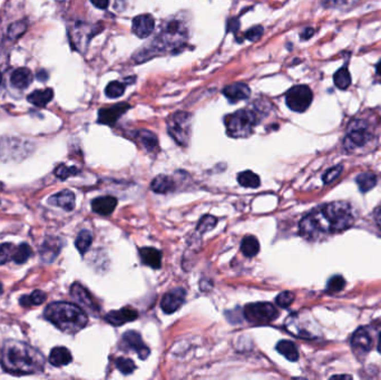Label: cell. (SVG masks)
<instances>
[{"instance_id":"obj_1","label":"cell","mask_w":381,"mask_h":380,"mask_svg":"<svg viewBox=\"0 0 381 380\" xmlns=\"http://www.w3.org/2000/svg\"><path fill=\"white\" fill-rule=\"evenodd\" d=\"M356 221L353 210L346 202H332L313 210L300 222V234L306 240L325 238L349 229Z\"/></svg>"},{"instance_id":"obj_2","label":"cell","mask_w":381,"mask_h":380,"mask_svg":"<svg viewBox=\"0 0 381 380\" xmlns=\"http://www.w3.org/2000/svg\"><path fill=\"white\" fill-rule=\"evenodd\" d=\"M0 364L12 375H32L45 368V358L37 349L17 340L6 341L0 350Z\"/></svg>"},{"instance_id":"obj_3","label":"cell","mask_w":381,"mask_h":380,"mask_svg":"<svg viewBox=\"0 0 381 380\" xmlns=\"http://www.w3.org/2000/svg\"><path fill=\"white\" fill-rule=\"evenodd\" d=\"M45 318L64 332L76 333L88 323L83 309L69 302H52L45 310Z\"/></svg>"},{"instance_id":"obj_4","label":"cell","mask_w":381,"mask_h":380,"mask_svg":"<svg viewBox=\"0 0 381 380\" xmlns=\"http://www.w3.org/2000/svg\"><path fill=\"white\" fill-rule=\"evenodd\" d=\"M258 115L253 110H240L226 116V132L231 137L243 138L250 136L258 124Z\"/></svg>"},{"instance_id":"obj_5","label":"cell","mask_w":381,"mask_h":380,"mask_svg":"<svg viewBox=\"0 0 381 380\" xmlns=\"http://www.w3.org/2000/svg\"><path fill=\"white\" fill-rule=\"evenodd\" d=\"M374 134L371 124L364 118L353 119L348 128L343 145L348 152H356L365 149L373 142Z\"/></svg>"},{"instance_id":"obj_6","label":"cell","mask_w":381,"mask_h":380,"mask_svg":"<svg viewBox=\"0 0 381 380\" xmlns=\"http://www.w3.org/2000/svg\"><path fill=\"white\" fill-rule=\"evenodd\" d=\"M186 41V30L182 22L177 19H172L167 22L162 31L156 39V44H154L155 49H169L182 47Z\"/></svg>"},{"instance_id":"obj_7","label":"cell","mask_w":381,"mask_h":380,"mask_svg":"<svg viewBox=\"0 0 381 380\" xmlns=\"http://www.w3.org/2000/svg\"><path fill=\"white\" fill-rule=\"evenodd\" d=\"M192 115L187 112H176L167 119V132L179 146H187L191 137Z\"/></svg>"},{"instance_id":"obj_8","label":"cell","mask_w":381,"mask_h":380,"mask_svg":"<svg viewBox=\"0 0 381 380\" xmlns=\"http://www.w3.org/2000/svg\"><path fill=\"white\" fill-rule=\"evenodd\" d=\"M285 327L287 331L299 338L314 339L320 335L319 327L313 321L312 317H304L302 313L290 316L286 320Z\"/></svg>"},{"instance_id":"obj_9","label":"cell","mask_w":381,"mask_h":380,"mask_svg":"<svg viewBox=\"0 0 381 380\" xmlns=\"http://www.w3.org/2000/svg\"><path fill=\"white\" fill-rule=\"evenodd\" d=\"M279 316L278 309L269 302L250 303L244 308V317L247 321L256 324L269 323Z\"/></svg>"},{"instance_id":"obj_10","label":"cell","mask_w":381,"mask_h":380,"mask_svg":"<svg viewBox=\"0 0 381 380\" xmlns=\"http://www.w3.org/2000/svg\"><path fill=\"white\" fill-rule=\"evenodd\" d=\"M312 92L305 85L294 86L285 94V103L291 111L302 113L305 112L312 103Z\"/></svg>"},{"instance_id":"obj_11","label":"cell","mask_w":381,"mask_h":380,"mask_svg":"<svg viewBox=\"0 0 381 380\" xmlns=\"http://www.w3.org/2000/svg\"><path fill=\"white\" fill-rule=\"evenodd\" d=\"M120 348L124 349V350H133L135 351L138 357L144 360L146 359L147 357L150 356V348L147 347L142 337H140V335L138 332L136 331H126L123 337H122V341H120L119 343Z\"/></svg>"},{"instance_id":"obj_12","label":"cell","mask_w":381,"mask_h":380,"mask_svg":"<svg viewBox=\"0 0 381 380\" xmlns=\"http://www.w3.org/2000/svg\"><path fill=\"white\" fill-rule=\"evenodd\" d=\"M186 298V292L182 288H175L167 293H165L162 302H160V308L162 310L167 313V315H171L173 312H176L180 306L184 304Z\"/></svg>"},{"instance_id":"obj_13","label":"cell","mask_w":381,"mask_h":380,"mask_svg":"<svg viewBox=\"0 0 381 380\" xmlns=\"http://www.w3.org/2000/svg\"><path fill=\"white\" fill-rule=\"evenodd\" d=\"M351 347L358 357L365 356L372 348V338L366 328H359L351 338Z\"/></svg>"},{"instance_id":"obj_14","label":"cell","mask_w":381,"mask_h":380,"mask_svg":"<svg viewBox=\"0 0 381 380\" xmlns=\"http://www.w3.org/2000/svg\"><path fill=\"white\" fill-rule=\"evenodd\" d=\"M131 106L127 103H119L111 106V107L102 108L98 112V122L105 125H114L118 118L124 115L130 110Z\"/></svg>"},{"instance_id":"obj_15","label":"cell","mask_w":381,"mask_h":380,"mask_svg":"<svg viewBox=\"0 0 381 380\" xmlns=\"http://www.w3.org/2000/svg\"><path fill=\"white\" fill-rule=\"evenodd\" d=\"M70 295L71 297L76 300V301L84 306L86 310H88L92 313H97L99 308L95 300L93 299L90 293L87 291L82 284L79 283H74L70 288Z\"/></svg>"},{"instance_id":"obj_16","label":"cell","mask_w":381,"mask_h":380,"mask_svg":"<svg viewBox=\"0 0 381 380\" xmlns=\"http://www.w3.org/2000/svg\"><path fill=\"white\" fill-rule=\"evenodd\" d=\"M154 27H155V21L152 15L144 14L133 19V32L139 38L149 37L154 31Z\"/></svg>"},{"instance_id":"obj_17","label":"cell","mask_w":381,"mask_h":380,"mask_svg":"<svg viewBox=\"0 0 381 380\" xmlns=\"http://www.w3.org/2000/svg\"><path fill=\"white\" fill-rule=\"evenodd\" d=\"M138 313L132 306H124L120 310L111 311L105 316V320L113 325H122L126 322H131L136 320Z\"/></svg>"},{"instance_id":"obj_18","label":"cell","mask_w":381,"mask_h":380,"mask_svg":"<svg viewBox=\"0 0 381 380\" xmlns=\"http://www.w3.org/2000/svg\"><path fill=\"white\" fill-rule=\"evenodd\" d=\"M223 95L231 103H239L249 98L251 95L250 87L244 83H234L223 88Z\"/></svg>"},{"instance_id":"obj_19","label":"cell","mask_w":381,"mask_h":380,"mask_svg":"<svg viewBox=\"0 0 381 380\" xmlns=\"http://www.w3.org/2000/svg\"><path fill=\"white\" fill-rule=\"evenodd\" d=\"M60 250H62V241L57 238H47L39 249L40 257L45 262L50 263L55 260Z\"/></svg>"},{"instance_id":"obj_20","label":"cell","mask_w":381,"mask_h":380,"mask_svg":"<svg viewBox=\"0 0 381 380\" xmlns=\"http://www.w3.org/2000/svg\"><path fill=\"white\" fill-rule=\"evenodd\" d=\"M117 205V198L114 196H100L92 202L93 211L100 215H110L115 210Z\"/></svg>"},{"instance_id":"obj_21","label":"cell","mask_w":381,"mask_h":380,"mask_svg":"<svg viewBox=\"0 0 381 380\" xmlns=\"http://www.w3.org/2000/svg\"><path fill=\"white\" fill-rule=\"evenodd\" d=\"M49 203L59 206L65 211L69 212L75 209V194L69 190H64L49 198Z\"/></svg>"},{"instance_id":"obj_22","label":"cell","mask_w":381,"mask_h":380,"mask_svg":"<svg viewBox=\"0 0 381 380\" xmlns=\"http://www.w3.org/2000/svg\"><path fill=\"white\" fill-rule=\"evenodd\" d=\"M139 257L145 265L153 269H159L162 266V253L157 249L145 246L139 250Z\"/></svg>"},{"instance_id":"obj_23","label":"cell","mask_w":381,"mask_h":380,"mask_svg":"<svg viewBox=\"0 0 381 380\" xmlns=\"http://www.w3.org/2000/svg\"><path fill=\"white\" fill-rule=\"evenodd\" d=\"M33 79L32 73L28 68H18L15 71L12 73V75L10 77V81L13 87L19 88V89H24L27 88L28 86L31 84Z\"/></svg>"},{"instance_id":"obj_24","label":"cell","mask_w":381,"mask_h":380,"mask_svg":"<svg viewBox=\"0 0 381 380\" xmlns=\"http://www.w3.org/2000/svg\"><path fill=\"white\" fill-rule=\"evenodd\" d=\"M71 353L70 351L65 348V347H56L50 351L49 355V363L55 367L67 366L71 361Z\"/></svg>"},{"instance_id":"obj_25","label":"cell","mask_w":381,"mask_h":380,"mask_svg":"<svg viewBox=\"0 0 381 380\" xmlns=\"http://www.w3.org/2000/svg\"><path fill=\"white\" fill-rule=\"evenodd\" d=\"M136 138H137L138 143L142 145L147 152H154L157 149V146H158L157 136L150 131H146V130L138 131L136 133Z\"/></svg>"},{"instance_id":"obj_26","label":"cell","mask_w":381,"mask_h":380,"mask_svg":"<svg viewBox=\"0 0 381 380\" xmlns=\"http://www.w3.org/2000/svg\"><path fill=\"white\" fill-rule=\"evenodd\" d=\"M151 190L158 193V194H165V193L172 192L174 190L173 178L167 175L156 176L151 183Z\"/></svg>"},{"instance_id":"obj_27","label":"cell","mask_w":381,"mask_h":380,"mask_svg":"<svg viewBox=\"0 0 381 380\" xmlns=\"http://www.w3.org/2000/svg\"><path fill=\"white\" fill-rule=\"evenodd\" d=\"M53 97V92L50 88L46 89H38L32 92L31 94L28 96V101L32 105L38 106V107H43L48 104Z\"/></svg>"},{"instance_id":"obj_28","label":"cell","mask_w":381,"mask_h":380,"mask_svg":"<svg viewBox=\"0 0 381 380\" xmlns=\"http://www.w3.org/2000/svg\"><path fill=\"white\" fill-rule=\"evenodd\" d=\"M277 350L290 361H297L299 359V351L297 346L289 340H281L277 345Z\"/></svg>"},{"instance_id":"obj_29","label":"cell","mask_w":381,"mask_h":380,"mask_svg":"<svg viewBox=\"0 0 381 380\" xmlns=\"http://www.w3.org/2000/svg\"><path fill=\"white\" fill-rule=\"evenodd\" d=\"M241 251L246 258L256 257L260 251V243L256 237L249 236L242 240L241 242Z\"/></svg>"},{"instance_id":"obj_30","label":"cell","mask_w":381,"mask_h":380,"mask_svg":"<svg viewBox=\"0 0 381 380\" xmlns=\"http://www.w3.org/2000/svg\"><path fill=\"white\" fill-rule=\"evenodd\" d=\"M238 182L241 186L243 188H251V189H257L261 184V179L259 175L252 171H244L241 172L238 176Z\"/></svg>"},{"instance_id":"obj_31","label":"cell","mask_w":381,"mask_h":380,"mask_svg":"<svg viewBox=\"0 0 381 380\" xmlns=\"http://www.w3.org/2000/svg\"><path fill=\"white\" fill-rule=\"evenodd\" d=\"M356 181H357L360 191L366 193L376 186L378 178H377V175H374L373 173L367 172V173H361L360 175H358Z\"/></svg>"},{"instance_id":"obj_32","label":"cell","mask_w":381,"mask_h":380,"mask_svg":"<svg viewBox=\"0 0 381 380\" xmlns=\"http://www.w3.org/2000/svg\"><path fill=\"white\" fill-rule=\"evenodd\" d=\"M47 296L46 293L40 290H35L29 296H23L20 298V304L25 308H29L31 305H40L44 303Z\"/></svg>"},{"instance_id":"obj_33","label":"cell","mask_w":381,"mask_h":380,"mask_svg":"<svg viewBox=\"0 0 381 380\" xmlns=\"http://www.w3.org/2000/svg\"><path fill=\"white\" fill-rule=\"evenodd\" d=\"M333 82H334V85H336L338 88L342 89V91H344V89L349 87L350 84H351V76H350L349 69L347 68V66H344V67H342V68H340L336 73V74H334Z\"/></svg>"},{"instance_id":"obj_34","label":"cell","mask_w":381,"mask_h":380,"mask_svg":"<svg viewBox=\"0 0 381 380\" xmlns=\"http://www.w3.org/2000/svg\"><path fill=\"white\" fill-rule=\"evenodd\" d=\"M92 242H93V234H92V233L89 231H87V230H83L77 236V239L75 241V245H76L77 250L80 253H82V255H85V253L88 251V249L90 248Z\"/></svg>"},{"instance_id":"obj_35","label":"cell","mask_w":381,"mask_h":380,"mask_svg":"<svg viewBox=\"0 0 381 380\" xmlns=\"http://www.w3.org/2000/svg\"><path fill=\"white\" fill-rule=\"evenodd\" d=\"M31 253L32 251L28 244L26 243L20 244L17 249H15V252H13L12 261L17 264H23L30 258Z\"/></svg>"},{"instance_id":"obj_36","label":"cell","mask_w":381,"mask_h":380,"mask_svg":"<svg viewBox=\"0 0 381 380\" xmlns=\"http://www.w3.org/2000/svg\"><path fill=\"white\" fill-rule=\"evenodd\" d=\"M125 92V84L120 82H112L106 86L105 94L110 98H118L123 96Z\"/></svg>"},{"instance_id":"obj_37","label":"cell","mask_w":381,"mask_h":380,"mask_svg":"<svg viewBox=\"0 0 381 380\" xmlns=\"http://www.w3.org/2000/svg\"><path fill=\"white\" fill-rule=\"evenodd\" d=\"M116 368L123 373V375H131V373L134 372V370L136 369L135 364L133 363V360L129 358H124L120 357L116 359Z\"/></svg>"},{"instance_id":"obj_38","label":"cell","mask_w":381,"mask_h":380,"mask_svg":"<svg viewBox=\"0 0 381 380\" xmlns=\"http://www.w3.org/2000/svg\"><path fill=\"white\" fill-rule=\"evenodd\" d=\"M216 223H217L216 218H214L212 215H204L201 219V221L197 225V231L199 232V234H203V233H206L207 231L215 228Z\"/></svg>"},{"instance_id":"obj_39","label":"cell","mask_w":381,"mask_h":380,"mask_svg":"<svg viewBox=\"0 0 381 380\" xmlns=\"http://www.w3.org/2000/svg\"><path fill=\"white\" fill-rule=\"evenodd\" d=\"M358 0H323V5L326 8L347 9L356 4Z\"/></svg>"},{"instance_id":"obj_40","label":"cell","mask_w":381,"mask_h":380,"mask_svg":"<svg viewBox=\"0 0 381 380\" xmlns=\"http://www.w3.org/2000/svg\"><path fill=\"white\" fill-rule=\"evenodd\" d=\"M346 286V281L343 277L341 276H333L329 281H328V284H326V290L331 292V293H334V292H340L341 290H343V288Z\"/></svg>"},{"instance_id":"obj_41","label":"cell","mask_w":381,"mask_h":380,"mask_svg":"<svg viewBox=\"0 0 381 380\" xmlns=\"http://www.w3.org/2000/svg\"><path fill=\"white\" fill-rule=\"evenodd\" d=\"M13 252H15V248L11 243L0 244V265L12 260Z\"/></svg>"},{"instance_id":"obj_42","label":"cell","mask_w":381,"mask_h":380,"mask_svg":"<svg viewBox=\"0 0 381 380\" xmlns=\"http://www.w3.org/2000/svg\"><path fill=\"white\" fill-rule=\"evenodd\" d=\"M294 301V293L291 291H283L276 298V302L281 308H287Z\"/></svg>"},{"instance_id":"obj_43","label":"cell","mask_w":381,"mask_h":380,"mask_svg":"<svg viewBox=\"0 0 381 380\" xmlns=\"http://www.w3.org/2000/svg\"><path fill=\"white\" fill-rule=\"evenodd\" d=\"M27 29V23L25 21L12 24L8 29V36L11 39H16L22 36Z\"/></svg>"},{"instance_id":"obj_44","label":"cell","mask_w":381,"mask_h":380,"mask_svg":"<svg viewBox=\"0 0 381 380\" xmlns=\"http://www.w3.org/2000/svg\"><path fill=\"white\" fill-rule=\"evenodd\" d=\"M78 172L79 171L76 168H74V166H70V168H68V166H66V165L62 164V165H59L58 168L56 169L55 174L60 179H66L67 177L77 174Z\"/></svg>"},{"instance_id":"obj_45","label":"cell","mask_w":381,"mask_h":380,"mask_svg":"<svg viewBox=\"0 0 381 380\" xmlns=\"http://www.w3.org/2000/svg\"><path fill=\"white\" fill-rule=\"evenodd\" d=\"M343 171V168L342 166H334V168L332 169H329L323 175V182L325 184H330L332 183L334 179H337L340 175L341 173H342Z\"/></svg>"},{"instance_id":"obj_46","label":"cell","mask_w":381,"mask_h":380,"mask_svg":"<svg viewBox=\"0 0 381 380\" xmlns=\"http://www.w3.org/2000/svg\"><path fill=\"white\" fill-rule=\"evenodd\" d=\"M262 35H263V27H261V26H256V27H252L245 32V38L249 39V41L251 42H257Z\"/></svg>"},{"instance_id":"obj_47","label":"cell","mask_w":381,"mask_h":380,"mask_svg":"<svg viewBox=\"0 0 381 380\" xmlns=\"http://www.w3.org/2000/svg\"><path fill=\"white\" fill-rule=\"evenodd\" d=\"M92 4L99 9H106L110 5V0H90Z\"/></svg>"},{"instance_id":"obj_48","label":"cell","mask_w":381,"mask_h":380,"mask_svg":"<svg viewBox=\"0 0 381 380\" xmlns=\"http://www.w3.org/2000/svg\"><path fill=\"white\" fill-rule=\"evenodd\" d=\"M314 34L313 28H305L302 32H301V39H309Z\"/></svg>"},{"instance_id":"obj_49","label":"cell","mask_w":381,"mask_h":380,"mask_svg":"<svg viewBox=\"0 0 381 380\" xmlns=\"http://www.w3.org/2000/svg\"><path fill=\"white\" fill-rule=\"evenodd\" d=\"M376 69H377V74H378V76L381 78V61H379V63L377 64Z\"/></svg>"},{"instance_id":"obj_50","label":"cell","mask_w":381,"mask_h":380,"mask_svg":"<svg viewBox=\"0 0 381 380\" xmlns=\"http://www.w3.org/2000/svg\"><path fill=\"white\" fill-rule=\"evenodd\" d=\"M377 221H378V224L380 225V228H381V208L378 210V212H377Z\"/></svg>"},{"instance_id":"obj_51","label":"cell","mask_w":381,"mask_h":380,"mask_svg":"<svg viewBox=\"0 0 381 380\" xmlns=\"http://www.w3.org/2000/svg\"><path fill=\"white\" fill-rule=\"evenodd\" d=\"M378 351H379V353H380V355H381V332H380V335H379V342H378Z\"/></svg>"},{"instance_id":"obj_52","label":"cell","mask_w":381,"mask_h":380,"mask_svg":"<svg viewBox=\"0 0 381 380\" xmlns=\"http://www.w3.org/2000/svg\"><path fill=\"white\" fill-rule=\"evenodd\" d=\"M332 378H351V376H348V375H337V376H333Z\"/></svg>"},{"instance_id":"obj_53","label":"cell","mask_w":381,"mask_h":380,"mask_svg":"<svg viewBox=\"0 0 381 380\" xmlns=\"http://www.w3.org/2000/svg\"><path fill=\"white\" fill-rule=\"evenodd\" d=\"M2 293H3V284L2 282H0V295H2Z\"/></svg>"},{"instance_id":"obj_54","label":"cell","mask_w":381,"mask_h":380,"mask_svg":"<svg viewBox=\"0 0 381 380\" xmlns=\"http://www.w3.org/2000/svg\"><path fill=\"white\" fill-rule=\"evenodd\" d=\"M2 81H3V76H2V73H0V84H2Z\"/></svg>"}]
</instances>
